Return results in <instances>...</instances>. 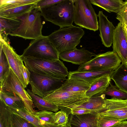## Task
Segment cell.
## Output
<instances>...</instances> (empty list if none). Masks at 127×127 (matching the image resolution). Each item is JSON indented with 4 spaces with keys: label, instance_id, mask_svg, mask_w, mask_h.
<instances>
[{
    "label": "cell",
    "instance_id": "obj_1",
    "mask_svg": "<svg viewBox=\"0 0 127 127\" xmlns=\"http://www.w3.org/2000/svg\"><path fill=\"white\" fill-rule=\"evenodd\" d=\"M38 9L45 21L60 28L73 26L75 15L73 0H64L56 4Z\"/></svg>",
    "mask_w": 127,
    "mask_h": 127
},
{
    "label": "cell",
    "instance_id": "obj_2",
    "mask_svg": "<svg viewBox=\"0 0 127 127\" xmlns=\"http://www.w3.org/2000/svg\"><path fill=\"white\" fill-rule=\"evenodd\" d=\"M84 34V31L81 28L73 25L60 28L47 36L60 54L77 49L76 46Z\"/></svg>",
    "mask_w": 127,
    "mask_h": 127
},
{
    "label": "cell",
    "instance_id": "obj_3",
    "mask_svg": "<svg viewBox=\"0 0 127 127\" xmlns=\"http://www.w3.org/2000/svg\"><path fill=\"white\" fill-rule=\"evenodd\" d=\"M41 13L37 8L16 18L21 21L20 26L9 35L25 39L34 40L42 35Z\"/></svg>",
    "mask_w": 127,
    "mask_h": 127
},
{
    "label": "cell",
    "instance_id": "obj_4",
    "mask_svg": "<svg viewBox=\"0 0 127 127\" xmlns=\"http://www.w3.org/2000/svg\"><path fill=\"white\" fill-rule=\"evenodd\" d=\"M25 66L30 71L40 75L66 80L69 72L60 60H49L22 58Z\"/></svg>",
    "mask_w": 127,
    "mask_h": 127
},
{
    "label": "cell",
    "instance_id": "obj_5",
    "mask_svg": "<svg viewBox=\"0 0 127 127\" xmlns=\"http://www.w3.org/2000/svg\"><path fill=\"white\" fill-rule=\"evenodd\" d=\"M86 92H65L58 89L43 98L55 105L69 115L72 110L88 100L89 97L86 96Z\"/></svg>",
    "mask_w": 127,
    "mask_h": 127
},
{
    "label": "cell",
    "instance_id": "obj_6",
    "mask_svg": "<svg viewBox=\"0 0 127 127\" xmlns=\"http://www.w3.org/2000/svg\"><path fill=\"white\" fill-rule=\"evenodd\" d=\"M59 54L48 36L42 35L31 41L21 56L22 58L56 60L59 59Z\"/></svg>",
    "mask_w": 127,
    "mask_h": 127
},
{
    "label": "cell",
    "instance_id": "obj_7",
    "mask_svg": "<svg viewBox=\"0 0 127 127\" xmlns=\"http://www.w3.org/2000/svg\"><path fill=\"white\" fill-rule=\"evenodd\" d=\"M75 8L74 22L82 28L95 32L99 29L98 15L90 0H73Z\"/></svg>",
    "mask_w": 127,
    "mask_h": 127
},
{
    "label": "cell",
    "instance_id": "obj_8",
    "mask_svg": "<svg viewBox=\"0 0 127 127\" xmlns=\"http://www.w3.org/2000/svg\"><path fill=\"white\" fill-rule=\"evenodd\" d=\"M0 90L5 93L17 95L23 100L25 108L34 115L36 111L32 98L10 67L0 83Z\"/></svg>",
    "mask_w": 127,
    "mask_h": 127
},
{
    "label": "cell",
    "instance_id": "obj_9",
    "mask_svg": "<svg viewBox=\"0 0 127 127\" xmlns=\"http://www.w3.org/2000/svg\"><path fill=\"white\" fill-rule=\"evenodd\" d=\"M121 60L113 51L97 55L90 61L80 65L77 70L84 72L101 70L114 71L120 65Z\"/></svg>",
    "mask_w": 127,
    "mask_h": 127
},
{
    "label": "cell",
    "instance_id": "obj_10",
    "mask_svg": "<svg viewBox=\"0 0 127 127\" xmlns=\"http://www.w3.org/2000/svg\"><path fill=\"white\" fill-rule=\"evenodd\" d=\"M29 83L34 94L42 98L60 88L65 80L40 75L30 71Z\"/></svg>",
    "mask_w": 127,
    "mask_h": 127
},
{
    "label": "cell",
    "instance_id": "obj_11",
    "mask_svg": "<svg viewBox=\"0 0 127 127\" xmlns=\"http://www.w3.org/2000/svg\"><path fill=\"white\" fill-rule=\"evenodd\" d=\"M7 41L0 38V45L7 58L10 67L25 88L27 87L22 74L23 60L21 55H18Z\"/></svg>",
    "mask_w": 127,
    "mask_h": 127
},
{
    "label": "cell",
    "instance_id": "obj_12",
    "mask_svg": "<svg viewBox=\"0 0 127 127\" xmlns=\"http://www.w3.org/2000/svg\"><path fill=\"white\" fill-rule=\"evenodd\" d=\"M112 44L113 51L117 54L122 63L127 67V40L120 22L115 27Z\"/></svg>",
    "mask_w": 127,
    "mask_h": 127
},
{
    "label": "cell",
    "instance_id": "obj_13",
    "mask_svg": "<svg viewBox=\"0 0 127 127\" xmlns=\"http://www.w3.org/2000/svg\"><path fill=\"white\" fill-rule=\"evenodd\" d=\"M98 16L99 18V35L102 44L105 47H109L112 44L115 27L102 11H99Z\"/></svg>",
    "mask_w": 127,
    "mask_h": 127
},
{
    "label": "cell",
    "instance_id": "obj_14",
    "mask_svg": "<svg viewBox=\"0 0 127 127\" xmlns=\"http://www.w3.org/2000/svg\"><path fill=\"white\" fill-rule=\"evenodd\" d=\"M96 55L83 48L63 52L59 54V57L64 61L80 65L90 61Z\"/></svg>",
    "mask_w": 127,
    "mask_h": 127
},
{
    "label": "cell",
    "instance_id": "obj_15",
    "mask_svg": "<svg viewBox=\"0 0 127 127\" xmlns=\"http://www.w3.org/2000/svg\"><path fill=\"white\" fill-rule=\"evenodd\" d=\"M98 113L95 112L81 115H71L69 122L74 127H98Z\"/></svg>",
    "mask_w": 127,
    "mask_h": 127
},
{
    "label": "cell",
    "instance_id": "obj_16",
    "mask_svg": "<svg viewBox=\"0 0 127 127\" xmlns=\"http://www.w3.org/2000/svg\"><path fill=\"white\" fill-rule=\"evenodd\" d=\"M6 106L10 113H14L19 115L24 118L33 124L36 127H62L55 124L47 123L37 117L28 111L25 108L17 109L13 108L7 105Z\"/></svg>",
    "mask_w": 127,
    "mask_h": 127
},
{
    "label": "cell",
    "instance_id": "obj_17",
    "mask_svg": "<svg viewBox=\"0 0 127 127\" xmlns=\"http://www.w3.org/2000/svg\"><path fill=\"white\" fill-rule=\"evenodd\" d=\"M114 71L101 70L79 72L77 71L69 72L68 78H73L83 80L91 84L100 77L107 74H111Z\"/></svg>",
    "mask_w": 127,
    "mask_h": 127
},
{
    "label": "cell",
    "instance_id": "obj_18",
    "mask_svg": "<svg viewBox=\"0 0 127 127\" xmlns=\"http://www.w3.org/2000/svg\"><path fill=\"white\" fill-rule=\"evenodd\" d=\"M111 79V74H106L99 77L91 84L90 88L85 93L86 95L90 98L103 94L109 86Z\"/></svg>",
    "mask_w": 127,
    "mask_h": 127
},
{
    "label": "cell",
    "instance_id": "obj_19",
    "mask_svg": "<svg viewBox=\"0 0 127 127\" xmlns=\"http://www.w3.org/2000/svg\"><path fill=\"white\" fill-rule=\"evenodd\" d=\"M105 95L101 94L90 97L86 102L76 108H83L99 113L104 111Z\"/></svg>",
    "mask_w": 127,
    "mask_h": 127
},
{
    "label": "cell",
    "instance_id": "obj_20",
    "mask_svg": "<svg viewBox=\"0 0 127 127\" xmlns=\"http://www.w3.org/2000/svg\"><path fill=\"white\" fill-rule=\"evenodd\" d=\"M104 111L99 114L108 115L122 113H127V99L122 100L112 98H106Z\"/></svg>",
    "mask_w": 127,
    "mask_h": 127
},
{
    "label": "cell",
    "instance_id": "obj_21",
    "mask_svg": "<svg viewBox=\"0 0 127 127\" xmlns=\"http://www.w3.org/2000/svg\"><path fill=\"white\" fill-rule=\"evenodd\" d=\"M0 38L7 41L8 34L20 26L21 21L17 18H9L0 16Z\"/></svg>",
    "mask_w": 127,
    "mask_h": 127
},
{
    "label": "cell",
    "instance_id": "obj_22",
    "mask_svg": "<svg viewBox=\"0 0 127 127\" xmlns=\"http://www.w3.org/2000/svg\"><path fill=\"white\" fill-rule=\"evenodd\" d=\"M111 78L116 86L121 91L127 93V67L122 63L111 74Z\"/></svg>",
    "mask_w": 127,
    "mask_h": 127
},
{
    "label": "cell",
    "instance_id": "obj_23",
    "mask_svg": "<svg viewBox=\"0 0 127 127\" xmlns=\"http://www.w3.org/2000/svg\"><path fill=\"white\" fill-rule=\"evenodd\" d=\"M90 84L82 80L68 78L58 89L67 92H86L90 88Z\"/></svg>",
    "mask_w": 127,
    "mask_h": 127
},
{
    "label": "cell",
    "instance_id": "obj_24",
    "mask_svg": "<svg viewBox=\"0 0 127 127\" xmlns=\"http://www.w3.org/2000/svg\"><path fill=\"white\" fill-rule=\"evenodd\" d=\"M36 3L30 4L5 10H0V16L9 18H16L36 8Z\"/></svg>",
    "mask_w": 127,
    "mask_h": 127
},
{
    "label": "cell",
    "instance_id": "obj_25",
    "mask_svg": "<svg viewBox=\"0 0 127 127\" xmlns=\"http://www.w3.org/2000/svg\"><path fill=\"white\" fill-rule=\"evenodd\" d=\"M92 4L107 11L116 13L119 11L124 1L122 0H90Z\"/></svg>",
    "mask_w": 127,
    "mask_h": 127
},
{
    "label": "cell",
    "instance_id": "obj_26",
    "mask_svg": "<svg viewBox=\"0 0 127 127\" xmlns=\"http://www.w3.org/2000/svg\"><path fill=\"white\" fill-rule=\"evenodd\" d=\"M27 91L31 96L34 106L39 110H47L55 113L59 110V108L56 105L34 94L30 90L27 89Z\"/></svg>",
    "mask_w": 127,
    "mask_h": 127
},
{
    "label": "cell",
    "instance_id": "obj_27",
    "mask_svg": "<svg viewBox=\"0 0 127 127\" xmlns=\"http://www.w3.org/2000/svg\"><path fill=\"white\" fill-rule=\"evenodd\" d=\"M0 98L9 106L17 109L25 108L22 99L15 93H6L0 90Z\"/></svg>",
    "mask_w": 127,
    "mask_h": 127
},
{
    "label": "cell",
    "instance_id": "obj_28",
    "mask_svg": "<svg viewBox=\"0 0 127 127\" xmlns=\"http://www.w3.org/2000/svg\"><path fill=\"white\" fill-rule=\"evenodd\" d=\"M39 0H0V10L37 2Z\"/></svg>",
    "mask_w": 127,
    "mask_h": 127
},
{
    "label": "cell",
    "instance_id": "obj_29",
    "mask_svg": "<svg viewBox=\"0 0 127 127\" xmlns=\"http://www.w3.org/2000/svg\"><path fill=\"white\" fill-rule=\"evenodd\" d=\"M10 113V127H36L31 122L19 115Z\"/></svg>",
    "mask_w": 127,
    "mask_h": 127
},
{
    "label": "cell",
    "instance_id": "obj_30",
    "mask_svg": "<svg viewBox=\"0 0 127 127\" xmlns=\"http://www.w3.org/2000/svg\"><path fill=\"white\" fill-rule=\"evenodd\" d=\"M0 127H10V113L6 105L0 98Z\"/></svg>",
    "mask_w": 127,
    "mask_h": 127
},
{
    "label": "cell",
    "instance_id": "obj_31",
    "mask_svg": "<svg viewBox=\"0 0 127 127\" xmlns=\"http://www.w3.org/2000/svg\"><path fill=\"white\" fill-rule=\"evenodd\" d=\"M103 94L105 95L110 96L112 98L122 100L127 99V93L123 91L116 86L111 83Z\"/></svg>",
    "mask_w": 127,
    "mask_h": 127
},
{
    "label": "cell",
    "instance_id": "obj_32",
    "mask_svg": "<svg viewBox=\"0 0 127 127\" xmlns=\"http://www.w3.org/2000/svg\"><path fill=\"white\" fill-rule=\"evenodd\" d=\"M121 121L109 116H104L98 113V127H111Z\"/></svg>",
    "mask_w": 127,
    "mask_h": 127
},
{
    "label": "cell",
    "instance_id": "obj_33",
    "mask_svg": "<svg viewBox=\"0 0 127 127\" xmlns=\"http://www.w3.org/2000/svg\"><path fill=\"white\" fill-rule=\"evenodd\" d=\"M0 82L1 83L5 75L9 71L10 66L7 58L0 45Z\"/></svg>",
    "mask_w": 127,
    "mask_h": 127
},
{
    "label": "cell",
    "instance_id": "obj_34",
    "mask_svg": "<svg viewBox=\"0 0 127 127\" xmlns=\"http://www.w3.org/2000/svg\"><path fill=\"white\" fill-rule=\"evenodd\" d=\"M34 115L43 121L48 123L55 124V113L51 111L43 110L35 111Z\"/></svg>",
    "mask_w": 127,
    "mask_h": 127
},
{
    "label": "cell",
    "instance_id": "obj_35",
    "mask_svg": "<svg viewBox=\"0 0 127 127\" xmlns=\"http://www.w3.org/2000/svg\"><path fill=\"white\" fill-rule=\"evenodd\" d=\"M68 115L65 112L61 110L55 113V124L58 126H62L68 122Z\"/></svg>",
    "mask_w": 127,
    "mask_h": 127
},
{
    "label": "cell",
    "instance_id": "obj_36",
    "mask_svg": "<svg viewBox=\"0 0 127 127\" xmlns=\"http://www.w3.org/2000/svg\"><path fill=\"white\" fill-rule=\"evenodd\" d=\"M63 0H39L36 3V8L39 9L50 6L62 2Z\"/></svg>",
    "mask_w": 127,
    "mask_h": 127
},
{
    "label": "cell",
    "instance_id": "obj_37",
    "mask_svg": "<svg viewBox=\"0 0 127 127\" xmlns=\"http://www.w3.org/2000/svg\"><path fill=\"white\" fill-rule=\"evenodd\" d=\"M117 14V19H121L127 23V0L124 1L121 9Z\"/></svg>",
    "mask_w": 127,
    "mask_h": 127
},
{
    "label": "cell",
    "instance_id": "obj_38",
    "mask_svg": "<svg viewBox=\"0 0 127 127\" xmlns=\"http://www.w3.org/2000/svg\"><path fill=\"white\" fill-rule=\"evenodd\" d=\"M94 112L91 110L83 108H75L71 111L70 114L72 115H81L90 113Z\"/></svg>",
    "mask_w": 127,
    "mask_h": 127
},
{
    "label": "cell",
    "instance_id": "obj_39",
    "mask_svg": "<svg viewBox=\"0 0 127 127\" xmlns=\"http://www.w3.org/2000/svg\"><path fill=\"white\" fill-rule=\"evenodd\" d=\"M106 116L119 120L121 121L127 120V113H122L108 115Z\"/></svg>",
    "mask_w": 127,
    "mask_h": 127
},
{
    "label": "cell",
    "instance_id": "obj_40",
    "mask_svg": "<svg viewBox=\"0 0 127 127\" xmlns=\"http://www.w3.org/2000/svg\"><path fill=\"white\" fill-rule=\"evenodd\" d=\"M22 73L25 83L27 86L29 83L30 72L28 69L24 65L23 66Z\"/></svg>",
    "mask_w": 127,
    "mask_h": 127
},
{
    "label": "cell",
    "instance_id": "obj_41",
    "mask_svg": "<svg viewBox=\"0 0 127 127\" xmlns=\"http://www.w3.org/2000/svg\"><path fill=\"white\" fill-rule=\"evenodd\" d=\"M121 24L127 40V23L120 19H117Z\"/></svg>",
    "mask_w": 127,
    "mask_h": 127
},
{
    "label": "cell",
    "instance_id": "obj_42",
    "mask_svg": "<svg viewBox=\"0 0 127 127\" xmlns=\"http://www.w3.org/2000/svg\"><path fill=\"white\" fill-rule=\"evenodd\" d=\"M111 127H127V121H123Z\"/></svg>",
    "mask_w": 127,
    "mask_h": 127
},
{
    "label": "cell",
    "instance_id": "obj_43",
    "mask_svg": "<svg viewBox=\"0 0 127 127\" xmlns=\"http://www.w3.org/2000/svg\"><path fill=\"white\" fill-rule=\"evenodd\" d=\"M62 127H72L70 122H69L65 124L62 126Z\"/></svg>",
    "mask_w": 127,
    "mask_h": 127
},
{
    "label": "cell",
    "instance_id": "obj_44",
    "mask_svg": "<svg viewBox=\"0 0 127 127\" xmlns=\"http://www.w3.org/2000/svg\"><path fill=\"white\" fill-rule=\"evenodd\" d=\"M127 23V22H126Z\"/></svg>",
    "mask_w": 127,
    "mask_h": 127
}]
</instances>
